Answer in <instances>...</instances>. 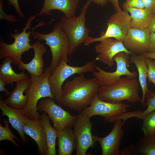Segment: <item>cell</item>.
Returning a JSON list of instances; mask_svg holds the SVG:
<instances>
[{
	"label": "cell",
	"mask_w": 155,
	"mask_h": 155,
	"mask_svg": "<svg viewBox=\"0 0 155 155\" xmlns=\"http://www.w3.org/2000/svg\"><path fill=\"white\" fill-rule=\"evenodd\" d=\"M100 86L97 78L88 79L84 74L74 76L71 81L63 84L59 99L56 102L60 105L81 112L89 106Z\"/></svg>",
	"instance_id": "cell-1"
},
{
	"label": "cell",
	"mask_w": 155,
	"mask_h": 155,
	"mask_svg": "<svg viewBox=\"0 0 155 155\" xmlns=\"http://www.w3.org/2000/svg\"><path fill=\"white\" fill-rule=\"evenodd\" d=\"M37 16L38 13H36L28 18L25 27L21 29L22 30L21 32L18 33L17 31L16 33L9 34V36L14 39L12 43L7 44L3 40L0 41V60L5 57H9L15 65H18L22 61L23 53L32 48L30 43L31 40L30 39V35L36 28L45 24L44 22L40 21L31 31L32 21Z\"/></svg>",
	"instance_id": "cell-2"
},
{
	"label": "cell",
	"mask_w": 155,
	"mask_h": 155,
	"mask_svg": "<svg viewBox=\"0 0 155 155\" xmlns=\"http://www.w3.org/2000/svg\"><path fill=\"white\" fill-rule=\"evenodd\" d=\"M33 39L44 41L50 48L51 60L49 68L51 72L62 61L68 63L69 59V42L68 36L62 29L59 22L55 24L53 30L47 34L34 32Z\"/></svg>",
	"instance_id": "cell-3"
},
{
	"label": "cell",
	"mask_w": 155,
	"mask_h": 155,
	"mask_svg": "<svg viewBox=\"0 0 155 155\" xmlns=\"http://www.w3.org/2000/svg\"><path fill=\"white\" fill-rule=\"evenodd\" d=\"M91 2V0H87L78 16L67 18L64 16L60 20L61 26L69 39V56L90 37L91 30L86 27L85 21L87 9Z\"/></svg>",
	"instance_id": "cell-4"
},
{
	"label": "cell",
	"mask_w": 155,
	"mask_h": 155,
	"mask_svg": "<svg viewBox=\"0 0 155 155\" xmlns=\"http://www.w3.org/2000/svg\"><path fill=\"white\" fill-rule=\"evenodd\" d=\"M49 67L46 68L43 74L40 76L31 75L30 85L25 91L28 99L22 111L29 120L39 119L40 114L37 110L38 101L47 97L54 99L48 82V78L51 73Z\"/></svg>",
	"instance_id": "cell-5"
},
{
	"label": "cell",
	"mask_w": 155,
	"mask_h": 155,
	"mask_svg": "<svg viewBox=\"0 0 155 155\" xmlns=\"http://www.w3.org/2000/svg\"><path fill=\"white\" fill-rule=\"evenodd\" d=\"M139 83L135 78L121 77L113 86H100L98 95L101 100L111 103H117L126 100L135 103L142 101L139 95Z\"/></svg>",
	"instance_id": "cell-6"
},
{
	"label": "cell",
	"mask_w": 155,
	"mask_h": 155,
	"mask_svg": "<svg viewBox=\"0 0 155 155\" xmlns=\"http://www.w3.org/2000/svg\"><path fill=\"white\" fill-rule=\"evenodd\" d=\"M94 61L86 62L83 65L73 66L65 61L61 62L51 73L48 78V82L51 93L56 101L60 98L62 91V86L65 81L71 76L76 74H81L93 72L96 66Z\"/></svg>",
	"instance_id": "cell-7"
},
{
	"label": "cell",
	"mask_w": 155,
	"mask_h": 155,
	"mask_svg": "<svg viewBox=\"0 0 155 155\" xmlns=\"http://www.w3.org/2000/svg\"><path fill=\"white\" fill-rule=\"evenodd\" d=\"M131 17L125 10L116 11L111 15L106 22L107 28L105 32H102L100 37H88L83 43L86 46L91 43L100 42L108 38L123 40L130 27Z\"/></svg>",
	"instance_id": "cell-8"
},
{
	"label": "cell",
	"mask_w": 155,
	"mask_h": 155,
	"mask_svg": "<svg viewBox=\"0 0 155 155\" xmlns=\"http://www.w3.org/2000/svg\"><path fill=\"white\" fill-rule=\"evenodd\" d=\"M130 55L121 51L117 53L114 59L117 64L116 70L113 72L106 71L96 65L92 72L94 77L98 80L100 86H110L116 84L121 76L125 75L130 79H134L137 75L136 71H131L127 68L130 61Z\"/></svg>",
	"instance_id": "cell-9"
},
{
	"label": "cell",
	"mask_w": 155,
	"mask_h": 155,
	"mask_svg": "<svg viewBox=\"0 0 155 155\" xmlns=\"http://www.w3.org/2000/svg\"><path fill=\"white\" fill-rule=\"evenodd\" d=\"M55 100L54 98L49 97L42 98L38 103L37 110L38 111L46 113L58 134L67 126L73 127L77 115H72L63 109Z\"/></svg>",
	"instance_id": "cell-10"
},
{
	"label": "cell",
	"mask_w": 155,
	"mask_h": 155,
	"mask_svg": "<svg viewBox=\"0 0 155 155\" xmlns=\"http://www.w3.org/2000/svg\"><path fill=\"white\" fill-rule=\"evenodd\" d=\"M90 118L82 112L77 115L73 126L77 142L76 155H86L89 148L96 146L91 132L93 124Z\"/></svg>",
	"instance_id": "cell-11"
},
{
	"label": "cell",
	"mask_w": 155,
	"mask_h": 155,
	"mask_svg": "<svg viewBox=\"0 0 155 155\" xmlns=\"http://www.w3.org/2000/svg\"><path fill=\"white\" fill-rule=\"evenodd\" d=\"M130 106L121 102L112 103L104 101L97 94L93 97L91 104L81 112L90 118L99 115L107 122H111L114 118L126 112L127 108Z\"/></svg>",
	"instance_id": "cell-12"
},
{
	"label": "cell",
	"mask_w": 155,
	"mask_h": 155,
	"mask_svg": "<svg viewBox=\"0 0 155 155\" xmlns=\"http://www.w3.org/2000/svg\"><path fill=\"white\" fill-rule=\"evenodd\" d=\"M125 121L121 119L116 120L114 122L112 130L106 136L99 137L93 135V140L100 145L102 155H126L125 148L120 150L121 141L124 135L122 127Z\"/></svg>",
	"instance_id": "cell-13"
},
{
	"label": "cell",
	"mask_w": 155,
	"mask_h": 155,
	"mask_svg": "<svg viewBox=\"0 0 155 155\" xmlns=\"http://www.w3.org/2000/svg\"><path fill=\"white\" fill-rule=\"evenodd\" d=\"M150 33L148 28L130 27L123 40V44L132 55H141L148 51Z\"/></svg>",
	"instance_id": "cell-14"
},
{
	"label": "cell",
	"mask_w": 155,
	"mask_h": 155,
	"mask_svg": "<svg viewBox=\"0 0 155 155\" xmlns=\"http://www.w3.org/2000/svg\"><path fill=\"white\" fill-rule=\"evenodd\" d=\"M100 42L95 46L98 54L95 60L102 62L109 67L113 65L115 61L114 57L118 53L123 51L130 55H132L125 48L123 40L108 38Z\"/></svg>",
	"instance_id": "cell-15"
},
{
	"label": "cell",
	"mask_w": 155,
	"mask_h": 155,
	"mask_svg": "<svg viewBox=\"0 0 155 155\" xmlns=\"http://www.w3.org/2000/svg\"><path fill=\"white\" fill-rule=\"evenodd\" d=\"M0 109L2 111V115L8 117L9 122L18 132L22 143L24 145L26 144L28 140L25 136L23 128L29 120L22 110L8 106L1 97L0 99Z\"/></svg>",
	"instance_id": "cell-16"
},
{
	"label": "cell",
	"mask_w": 155,
	"mask_h": 155,
	"mask_svg": "<svg viewBox=\"0 0 155 155\" xmlns=\"http://www.w3.org/2000/svg\"><path fill=\"white\" fill-rule=\"evenodd\" d=\"M32 46L34 51V57L28 63L22 61L18 65V68L23 71L26 70L31 75L40 76L44 72L43 55L47 49L44 44L39 41L34 42Z\"/></svg>",
	"instance_id": "cell-17"
},
{
	"label": "cell",
	"mask_w": 155,
	"mask_h": 155,
	"mask_svg": "<svg viewBox=\"0 0 155 155\" xmlns=\"http://www.w3.org/2000/svg\"><path fill=\"white\" fill-rule=\"evenodd\" d=\"M79 2V0H44L43 7L38 16L51 15V11L57 10L67 18L74 16Z\"/></svg>",
	"instance_id": "cell-18"
},
{
	"label": "cell",
	"mask_w": 155,
	"mask_h": 155,
	"mask_svg": "<svg viewBox=\"0 0 155 155\" xmlns=\"http://www.w3.org/2000/svg\"><path fill=\"white\" fill-rule=\"evenodd\" d=\"M23 130L25 133L36 143L39 154L46 155L47 147L45 133L39 119L29 120L24 125Z\"/></svg>",
	"instance_id": "cell-19"
},
{
	"label": "cell",
	"mask_w": 155,
	"mask_h": 155,
	"mask_svg": "<svg viewBox=\"0 0 155 155\" xmlns=\"http://www.w3.org/2000/svg\"><path fill=\"white\" fill-rule=\"evenodd\" d=\"M30 82L31 79L29 78L17 82L16 87L8 97L4 100V102L12 107L23 110L28 99L27 95H24V93L29 87Z\"/></svg>",
	"instance_id": "cell-20"
},
{
	"label": "cell",
	"mask_w": 155,
	"mask_h": 155,
	"mask_svg": "<svg viewBox=\"0 0 155 155\" xmlns=\"http://www.w3.org/2000/svg\"><path fill=\"white\" fill-rule=\"evenodd\" d=\"M72 126H68L58 134V155H71L77 147V142Z\"/></svg>",
	"instance_id": "cell-21"
},
{
	"label": "cell",
	"mask_w": 155,
	"mask_h": 155,
	"mask_svg": "<svg viewBox=\"0 0 155 155\" xmlns=\"http://www.w3.org/2000/svg\"><path fill=\"white\" fill-rule=\"evenodd\" d=\"M124 10L130 14V27L140 29L148 28L154 15L152 10L145 8L127 7Z\"/></svg>",
	"instance_id": "cell-22"
},
{
	"label": "cell",
	"mask_w": 155,
	"mask_h": 155,
	"mask_svg": "<svg viewBox=\"0 0 155 155\" xmlns=\"http://www.w3.org/2000/svg\"><path fill=\"white\" fill-rule=\"evenodd\" d=\"M11 63H13L11 59L6 57L3 58V62L0 65V79L6 84L11 85L29 78L24 71L19 73L16 72L11 67Z\"/></svg>",
	"instance_id": "cell-23"
},
{
	"label": "cell",
	"mask_w": 155,
	"mask_h": 155,
	"mask_svg": "<svg viewBox=\"0 0 155 155\" xmlns=\"http://www.w3.org/2000/svg\"><path fill=\"white\" fill-rule=\"evenodd\" d=\"M131 55L130 57V63L135 65L138 73L139 80L142 92L141 102L143 105L145 101L146 94L148 89L147 83L148 68L145 57L141 55Z\"/></svg>",
	"instance_id": "cell-24"
},
{
	"label": "cell",
	"mask_w": 155,
	"mask_h": 155,
	"mask_svg": "<svg viewBox=\"0 0 155 155\" xmlns=\"http://www.w3.org/2000/svg\"><path fill=\"white\" fill-rule=\"evenodd\" d=\"M49 119L45 112L40 115L39 120L44 127L46 135L47 147L46 155H56V141L58 136V132L51 126Z\"/></svg>",
	"instance_id": "cell-25"
},
{
	"label": "cell",
	"mask_w": 155,
	"mask_h": 155,
	"mask_svg": "<svg viewBox=\"0 0 155 155\" xmlns=\"http://www.w3.org/2000/svg\"><path fill=\"white\" fill-rule=\"evenodd\" d=\"M133 152L142 155H155V132L144 135L135 145H133L132 153Z\"/></svg>",
	"instance_id": "cell-26"
},
{
	"label": "cell",
	"mask_w": 155,
	"mask_h": 155,
	"mask_svg": "<svg viewBox=\"0 0 155 155\" xmlns=\"http://www.w3.org/2000/svg\"><path fill=\"white\" fill-rule=\"evenodd\" d=\"M146 100L143 106H147L146 109L144 111H133L129 112L131 118L135 117L136 119L143 120L145 117L152 112L155 110V92L151 89H148L145 96Z\"/></svg>",
	"instance_id": "cell-27"
},
{
	"label": "cell",
	"mask_w": 155,
	"mask_h": 155,
	"mask_svg": "<svg viewBox=\"0 0 155 155\" xmlns=\"http://www.w3.org/2000/svg\"><path fill=\"white\" fill-rule=\"evenodd\" d=\"M5 126H3L1 123L0 124V141L4 140H8L17 146L20 147L14 139L15 138L19 142L20 141L11 132L8 124V121L7 120L4 119H3Z\"/></svg>",
	"instance_id": "cell-28"
},
{
	"label": "cell",
	"mask_w": 155,
	"mask_h": 155,
	"mask_svg": "<svg viewBox=\"0 0 155 155\" xmlns=\"http://www.w3.org/2000/svg\"><path fill=\"white\" fill-rule=\"evenodd\" d=\"M141 127L144 135H148L155 132V110L146 116L143 119Z\"/></svg>",
	"instance_id": "cell-29"
},
{
	"label": "cell",
	"mask_w": 155,
	"mask_h": 155,
	"mask_svg": "<svg viewBox=\"0 0 155 155\" xmlns=\"http://www.w3.org/2000/svg\"><path fill=\"white\" fill-rule=\"evenodd\" d=\"M146 61L148 68V78L149 83H152L155 88V59L145 57Z\"/></svg>",
	"instance_id": "cell-30"
},
{
	"label": "cell",
	"mask_w": 155,
	"mask_h": 155,
	"mask_svg": "<svg viewBox=\"0 0 155 155\" xmlns=\"http://www.w3.org/2000/svg\"><path fill=\"white\" fill-rule=\"evenodd\" d=\"M122 7L124 10L127 7L138 9L144 8L142 0H126L123 4Z\"/></svg>",
	"instance_id": "cell-31"
},
{
	"label": "cell",
	"mask_w": 155,
	"mask_h": 155,
	"mask_svg": "<svg viewBox=\"0 0 155 155\" xmlns=\"http://www.w3.org/2000/svg\"><path fill=\"white\" fill-rule=\"evenodd\" d=\"M0 19L5 20L11 22H16L18 21L15 16L11 14H7L4 11L2 0H0Z\"/></svg>",
	"instance_id": "cell-32"
},
{
	"label": "cell",
	"mask_w": 155,
	"mask_h": 155,
	"mask_svg": "<svg viewBox=\"0 0 155 155\" xmlns=\"http://www.w3.org/2000/svg\"><path fill=\"white\" fill-rule=\"evenodd\" d=\"M11 6L13 7L16 11L20 18H23L24 15L21 11L18 0H7Z\"/></svg>",
	"instance_id": "cell-33"
},
{
	"label": "cell",
	"mask_w": 155,
	"mask_h": 155,
	"mask_svg": "<svg viewBox=\"0 0 155 155\" xmlns=\"http://www.w3.org/2000/svg\"><path fill=\"white\" fill-rule=\"evenodd\" d=\"M147 52H155V33L150 32L149 45Z\"/></svg>",
	"instance_id": "cell-34"
},
{
	"label": "cell",
	"mask_w": 155,
	"mask_h": 155,
	"mask_svg": "<svg viewBox=\"0 0 155 155\" xmlns=\"http://www.w3.org/2000/svg\"><path fill=\"white\" fill-rule=\"evenodd\" d=\"M144 8L152 10L155 5V0H142Z\"/></svg>",
	"instance_id": "cell-35"
},
{
	"label": "cell",
	"mask_w": 155,
	"mask_h": 155,
	"mask_svg": "<svg viewBox=\"0 0 155 155\" xmlns=\"http://www.w3.org/2000/svg\"><path fill=\"white\" fill-rule=\"evenodd\" d=\"M6 84L1 79H0V91L5 92V94L6 96H9L11 92L9 91L5 88Z\"/></svg>",
	"instance_id": "cell-36"
},
{
	"label": "cell",
	"mask_w": 155,
	"mask_h": 155,
	"mask_svg": "<svg viewBox=\"0 0 155 155\" xmlns=\"http://www.w3.org/2000/svg\"><path fill=\"white\" fill-rule=\"evenodd\" d=\"M113 4V5L116 11H122L120 7L119 0H108Z\"/></svg>",
	"instance_id": "cell-37"
},
{
	"label": "cell",
	"mask_w": 155,
	"mask_h": 155,
	"mask_svg": "<svg viewBox=\"0 0 155 155\" xmlns=\"http://www.w3.org/2000/svg\"><path fill=\"white\" fill-rule=\"evenodd\" d=\"M148 28L150 32L155 33V15L153 18Z\"/></svg>",
	"instance_id": "cell-38"
},
{
	"label": "cell",
	"mask_w": 155,
	"mask_h": 155,
	"mask_svg": "<svg viewBox=\"0 0 155 155\" xmlns=\"http://www.w3.org/2000/svg\"><path fill=\"white\" fill-rule=\"evenodd\" d=\"M141 55L145 57H148L152 59H155V52H146Z\"/></svg>",
	"instance_id": "cell-39"
},
{
	"label": "cell",
	"mask_w": 155,
	"mask_h": 155,
	"mask_svg": "<svg viewBox=\"0 0 155 155\" xmlns=\"http://www.w3.org/2000/svg\"><path fill=\"white\" fill-rule=\"evenodd\" d=\"M91 1L92 2L101 6L106 5L108 2L107 0H91Z\"/></svg>",
	"instance_id": "cell-40"
},
{
	"label": "cell",
	"mask_w": 155,
	"mask_h": 155,
	"mask_svg": "<svg viewBox=\"0 0 155 155\" xmlns=\"http://www.w3.org/2000/svg\"><path fill=\"white\" fill-rule=\"evenodd\" d=\"M153 11L154 13V15H155V5L153 8Z\"/></svg>",
	"instance_id": "cell-41"
}]
</instances>
